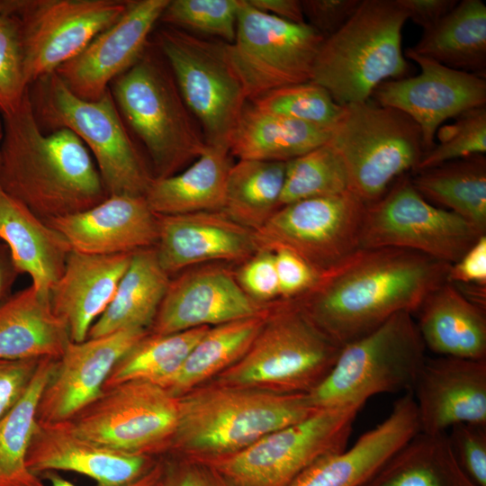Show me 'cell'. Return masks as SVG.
<instances>
[{
  "label": "cell",
  "instance_id": "1",
  "mask_svg": "<svg viewBox=\"0 0 486 486\" xmlns=\"http://www.w3.org/2000/svg\"><path fill=\"white\" fill-rule=\"evenodd\" d=\"M450 266L408 249L362 248L292 301L341 348L396 313L414 314L425 298L447 281Z\"/></svg>",
  "mask_w": 486,
  "mask_h": 486
},
{
  "label": "cell",
  "instance_id": "2",
  "mask_svg": "<svg viewBox=\"0 0 486 486\" xmlns=\"http://www.w3.org/2000/svg\"><path fill=\"white\" fill-rule=\"evenodd\" d=\"M1 117L0 189L37 217L77 213L109 196L81 140L68 129L40 128L29 88L16 110Z\"/></svg>",
  "mask_w": 486,
  "mask_h": 486
},
{
  "label": "cell",
  "instance_id": "3",
  "mask_svg": "<svg viewBox=\"0 0 486 486\" xmlns=\"http://www.w3.org/2000/svg\"><path fill=\"white\" fill-rule=\"evenodd\" d=\"M320 410L307 393L220 385L177 398L171 444L188 454L223 457Z\"/></svg>",
  "mask_w": 486,
  "mask_h": 486
},
{
  "label": "cell",
  "instance_id": "4",
  "mask_svg": "<svg viewBox=\"0 0 486 486\" xmlns=\"http://www.w3.org/2000/svg\"><path fill=\"white\" fill-rule=\"evenodd\" d=\"M407 20L395 0H361L351 18L323 40L310 81L343 106L367 101L382 83L407 76L401 46Z\"/></svg>",
  "mask_w": 486,
  "mask_h": 486
},
{
  "label": "cell",
  "instance_id": "5",
  "mask_svg": "<svg viewBox=\"0 0 486 486\" xmlns=\"http://www.w3.org/2000/svg\"><path fill=\"white\" fill-rule=\"evenodd\" d=\"M109 89L123 121L144 145L155 178L176 174L205 150L200 125L154 43Z\"/></svg>",
  "mask_w": 486,
  "mask_h": 486
},
{
  "label": "cell",
  "instance_id": "6",
  "mask_svg": "<svg viewBox=\"0 0 486 486\" xmlns=\"http://www.w3.org/2000/svg\"><path fill=\"white\" fill-rule=\"evenodd\" d=\"M29 95L44 131L68 129L86 145L108 195L145 196L155 176L128 132L110 89L98 100H85L52 73L33 82Z\"/></svg>",
  "mask_w": 486,
  "mask_h": 486
},
{
  "label": "cell",
  "instance_id": "7",
  "mask_svg": "<svg viewBox=\"0 0 486 486\" xmlns=\"http://www.w3.org/2000/svg\"><path fill=\"white\" fill-rule=\"evenodd\" d=\"M426 350L413 314L396 313L341 347L328 374L307 394L322 410L364 405L380 393L411 392Z\"/></svg>",
  "mask_w": 486,
  "mask_h": 486
},
{
  "label": "cell",
  "instance_id": "8",
  "mask_svg": "<svg viewBox=\"0 0 486 486\" xmlns=\"http://www.w3.org/2000/svg\"><path fill=\"white\" fill-rule=\"evenodd\" d=\"M327 143L345 165L348 190L366 205L397 178L414 173L425 153L418 125L372 98L343 105Z\"/></svg>",
  "mask_w": 486,
  "mask_h": 486
},
{
  "label": "cell",
  "instance_id": "9",
  "mask_svg": "<svg viewBox=\"0 0 486 486\" xmlns=\"http://www.w3.org/2000/svg\"><path fill=\"white\" fill-rule=\"evenodd\" d=\"M339 351L292 301H284L244 356L223 371L220 379L230 386L308 393L328 374Z\"/></svg>",
  "mask_w": 486,
  "mask_h": 486
},
{
  "label": "cell",
  "instance_id": "10",
  "mask_svg": "<svg viewBox=\"0 0 486 486\" xmlns=\"http://www.w3.org/2000/svg\"><path fill=\"white\" fill-rule=\"evenodd\" d=\"M155 46L166 61L207 146L229 148L248 97L234 71L227 43L164 25Z\"/></svg>",
  "mask_w": 486,
  "mask_h": 486
},
{
  "label": "cell",
  "instance_id": "11",
  "mask_svg": "<svg viewBox=\"0 0 486 486\" xmlns=\"http://www.w3.org/2000/svg\"><path fill=\"white\" fill-rule=\"evenodd\" d=\"M364 405L322 409L213 464L232 486H289L312 463L347 446Z\"/></svg>",
  "mask_w": 486,
  "mask_h": 486
},
{
  "label": "cell",
  "instance_id": "12",
  "mask_svg": "<svg viewBox=\"0 0 486 486\" xmlns=\"http://www.w3.org/2000/svg\"><path fill=\"white\" fill-rule=\"evenodd\" d=\"M325 38L307 22H291L240 0L230 64L248 100L276 88L310 81Z\"/></svg>",
  "mask_w": 486,
  "mask_h": 486
},
{
  "label": "cell",
  "instance_id": "13",
  "mask_svg": "<svg viewBox=\"0 0 486 486\" xmlns=\"http://www.w3.org/2000/svg\"><path fill=\"white\" fill-rule=\"evenodd\" d=\"M481 236L460 216L424 199L408 173L366 205L359 249L402 248L453 265Z\"/></svg>",
  "mask_w": 486,
  "mask_h": 486
},
{
  "label": "cell",
  "instance_id": "14",
  "mask_svg": "<svg viewBox=\"0 0 486 486\" xmlns=\"http://www.w3.org/2000/svg\"><path fill=\"white\" fill-rule=\"evenodd\" d=\"M81 436L109 449L147 455L171 444L177 398L162 386L140 380L104 388L68 419Z\"/></svg>",
  "mask_w": 486,
  "mask_h": 486
},
{
  "label": "cell",
  "instance_id": "15",
  "mask_svg": "<svg viewBox=\"0 0 486 486\" xmlns=\"http://www.w3.org/2000/svg\"><path fill=\"white\" fill-rule=\"evenodd\" d=\"M365 208L350 191L282 205L255 231L258 250L288 249L321 275L359 249Z\"/></svg>",
  "mask_w": 486,
  "mask_h": 486
},
{
  "label": "cell",
  "instance_id": "16",
  "mask_svg": "<svg viewBox=\"0 0 486 486\" xmlns=\"http://www.w3.org/2000/svg\"><path fill=\"white\" fill-rule=\"evenodd\" d=\"M126 5L122 0H21L17 15L28 86L76 57Z\"/></svg>",
  "mask_w": 486,
  "mask_h": 486
},
{
  "label": "cell",
  "instance_id": "17",
  "mask_svg": "<svg viewBox=\"0 0 486 486\" xmlns=\"http://www.w3.org/2000/svg\"><path fill=\"white\" fill-rule=\"evenodd\" d=\"M404 56L418 64L420 73L382 83L371 98L410 117L421 130L427 152L445 121L486 105V79L418 55L410 48Z\"/></svg>",
  "mask_w": 486,
  "mask_h": 486
},
{
  "label": "cell",
  "instance_id": "18",
  "mask_svg": "<svg viewBox=\"0 0 486 486\" xmlns=\"http://www.w3.org/2000/svg\"><path fill=\"white\" fill-rule=\"evenodd\" d=\"M168 2L128 0L120 18L55 73L76 96L98 100L143 55Z\"/></svg>",
  "mask_w": 486,
  "mask_h": 486
},
{
  "label": "cell",
  "instance_id": "19",
  "mask_svg": "<svg viewBox=\"0 0 486 486\" xmlns=\"http://www.w3.org/2000/svg\"><path fill=\"white\" fill-rule=\"evenodd\" d=\"M148 334L147 329L133 328L70 341L41 392L37 420L72 418L100 396L117 362Z\"/></svg>",
  "mask_w": 486,
  "mask_h": 486
},
{
  "label": "cell",
  "instance_id": "20",
  "mask_svg": "<svg viewBox=\"0 0 486 486\" xmlns=\"http://www.w3.org/2000/svg\"><path fill=\"white\" fill-rule=\"evenodd\" d=\"M411 393L422 433H446L461 423L486 425V359L427 357Z\"/></svg>",
  "mask_w": 486,
  "mask_h": 486
},
{
  "label": "cell",
  "instance_id": "21",
  "mask_svg": "<svg viewBox=\"0 0 486 486\" xmlns=\"http://www.w3.org/2000/svg\"><path fill=\"white\" fill-rule=\"evenodd\" d=\"M259 304L228 270L204 267L170 281L151 325L166 335L260 315Z\"/></svg>",
  "mask_w": 486,
  "mask_h": 486
},
{
  "label": "cell",
  "instance_id": "22",
  "mask_svg": "<svg viewBox=\"0 0 486 486\" xmlns=\"http://www.w3.org/2000/svg\"><path fill=\"white\" fill-rule=\"evenodd\" d=\"M31 472L67 471L98 486H128L155 464L150 456L117 452L79 436L68 420L36 423L26 456Z\"/></svg>",
  "mask_w": 486,
  "mask_h": 486
},
{
  "label": "cell",
  "instance_id": "23",
  "mask_svg": "<svg viewBox=\"0 0 486 486\" xmlns=\"http://www.w3.org/2000/svg\"><path fill=\"white\" fill-rule=\"evenodd\" d=\"M419 432L413 395L406 392L382 422L350 447L316 460L289 486H361Z\"/></svg>",
  "mask_w": 486,
  "mask_h": 486
},
{
  "label": "cell",
  "instance_id": "24",
  "mask_svg": "<svg viewBox=\"0 0 486 486\" xmlns=\"http://www.w3.org/2000/svg\"><path fill=\"white\" fill-rule=\"evenodd\" d=\"M157 217L155 249L168 274L203 262L246 261L258 251L255 232L222 211Z\"/></svg>",
  "mask_w": 486,
  "mask_h": 486
},
{
  "label": "cell",
  "instance_id": "25",
  "mask_svg": "<svg viewBox=\"0 0 486 486\" xmlns=\"http://www.w3.org/2000/svg\"><path fill=\"white\" fill-rule=\"evenodd\" d=\"M46 222L72 250L90 255L134 253L158 240V217L144 196L109 195L87 210Z\"/></svg>",
  "mask_w": 486,
  "mask_h": 486
},
{
  "label": "cell",
  "instance_id": "26",
  "mask_svg": "<svg viewBox=\"0 0 486 486\" xmlns=\"http://www.w3.org/2000/svg\"><path fill=\"white\" fill-rule=\"evenodd\" d=\"M132 254L69 252L50 301L55 314L66 323L71 341L87 338L90 328L112 302Z\"/></svg>",
  "mask_w": 486,
  "mask_h": 486
},
{
  "label": "cell",
  "instance_id": "27",
  "mask_svg": "<svg viewBox=\"0 0 486 486\" xmlns=\"http://www.w3.org/2000/svg\"><path fill=\"white\" fill-rule=\"evenodd\" d=\"M0 240L15 271L27 274L35 291L50 298L72 250L66 238L0 189Z\"/></svg>",
  "mask_w": 486,
  "mask_h": 486
},
{
  "label": "cell",
  "instance_id": "28",
  "mask_svg": "<svg viewBox=\"0 0 486 486\" xmlns=\"http://www.w3.org/2000/svg\"><path fill=\"white\" fill-rule=\"evenodd\" d=\"M415 320L426 349L438 356L486 359V310L445 282L422 302Z\"/></svg>",
  "mask_w": 486,
  "mask_h": 486
},
{
  "label": "cell",
  "instance_id": "29",
  "mask_svg": "<svg viewBox=\"0 0 486 486\" xmlns=\"http://www.w3.org/2000/svg\"><path fill=\"white\" fill-rule=\"evenodd\" d=\"M70 341L50 298L32 285L0 303V359H58Z\"/></svg>",
  "mask_w": 486,
  "mask_h": 486
},
{
  "label": "cell",
  "instance_id": "30",
  "mask_svg": "<svg viewBox=\"0 0 486 486\" xmlns=\"http://www.w3.org/2000/svg\"><path fill=\"white\" fill-rule=\"evenodd\" d=\"M231 166L229 148L207 146L185 169L154 178L144 197L156 215L222 211Z\"/></svg>",
  "mask_w": 486,
  "mask_h": 486
},
{
  "label": "cell",
  "instance_id": "31",
  "mask_svg": "<svg viewBox=\"0 0 486 486\" xmlns=\"http://www.w3.org/2000/svg\"><path fill=\"white\" fill-rule=\"evenodd\" d=\"M169 283V274L160 266L155 247L134 252L112 302L92 325L87 338L125 329H147L153 323Z\"/></svg>",
  "mask_w": 486,
  "mask_h": 486
},
{
  "label": "cell",
  "instance_id": "32",
  "mask_svg": "<svg viewBox=\"0 0 486 486\" xmlns=\"http://www.w3.org/2000/svg\"><path fill=\"white\" fill-rule=\"evenodd\" d=\"M330 129L247 105L229 144L238 160L287 162L328 142Z\"/></svg>",
  "mask_w": 486,
  "mask_h": 486
},
{
  "label": "cell",
  "instance_id": "33",
  "mask_svg": "<svg viewBox=\"0 0 486 486\" xmlns=\"http://www.w3.org/2000/svg\"><path fill=\"white\" fill-rule=\"evenodd\" d=\"M410 50L446 67L485 77L486 5L462 0L436 24L423 31Z\"/></svg>",
  "mask_w": 486,
  "mask_h": 486
},
{
  "label": "cell",
  "instance_id": "34",
  "mask_svg": "<svg viewBox=\"0 0 486 486\" xmlns=\"http://www.w3.org/2000/svg\"><path fill=\"white\" fill-rule=\"evenodd\" d=\"M410 176L424 199L455 213L486 235L485 155L451 160Z\"/></svg>",
  "mask_w": 486,
  "mask_h": 486
},
{
  "label": "cell",
  "instance_id": "35",
  "mask_svg": "<svg viewBox=\"0 0 486 486\" xmlns=\"http://www.w3.org/2000/svg\"><path fill=\"white\" fill-rule=\"evenodd\" d=\"M265 323L260 314L208 328L165 389L178 398L225 371L244 356Z\"/></svg>",
  "mask_w": 486,
  "mask_h": 486
},
{
  "label": "cell",
  "instance_id": "36",
  "mask_svg": "<svg viewBox=\"0 0 486 486\" xmlns=\"http://www.w3.org/2000/svg\"><path fill=\"white\" fill-rule=\"evenodd\" d=\"M286 162L238 160L226 184L222 212L235 222L258 230L280 207Z\"/></svg>",
  "mask_w": 486,
  "mask_h": 486
},
{
  "label": "cell",
  "instance_id": "37",
  "mask_svg": "<svg viewBox=\"0 0 486 486\" xmlns=\"http://www.w3.org/2000/svg\"><path fill=\"white\" fill-rule=\"evenodd\" d=\"M57 360L40 361L24 395L0 419V486H45L40 476L27 467L26 456L37 423L39 400Z\"/></svg>",
  "mask_w": 486,
  "mask_h": 486
},
{
  "label": "cell",
  "instance_id": "38",
  "mask_svg": "<svg viewBox=\"0 0 486 486\" xmlns=\"http://www.w3.org/2000/svg\"><path fill=\"white\" fill-rule=\"evenodd\" d=\"M208 328L146 335L117 362L104 389L134 380L150 382L165 388Z\"/></svg>",
  "mask_w": 486,
  "mask_h": 486
},
{
  "label": "cell",
  "instance_id": "39",
  "mask_svg": "<svg viewBox=\"0 0 486 486\" xmlns=\"http://www.w3.org/2000/svg\"><path fill=\"white\" fill-rule=\"evenodd\" d=\"M452 462L446 434L418 433L363 486H448Z\"/></svg>",
  "mask_w": 486,
  "mask_h": 486
},
{
  "label": "cell",
  "instance_id": "40",
  "mask_svg": "<svg viewBox=\"0 0 486 486\" xmlns=\"http://www.w3.org/2000/svg\"><path fill=\"white\" fill-rule=\"evenodd\" d=\"M348 186L341 158L325 143L286 162L280 206L307 198L342 194L349 191Z\"/></svg>",
  "mask_w": 486,
  "mask_h": 486
},
{
  "label": "cell",
  "instance_id": "41",
  "mask_svg": "<svg viewBox=\"0 0 486 486\" xmlns=\"http://www.w3.org/2000/svg\"><path fill=\"white\" fill-rule=\"evenodd\" d=\"M251 102L261 111L328 129L342 111L329 93L312 81L276 88Z\"/></svg>",
  "mask_w": 486,
  "mask_h": 486
},
{
  "label": "cell",
  "instance_id": "42",
  "mask_svg": "<svg viewBox=\"0 0 486 486\" xmlns=\"http://www.w3.org/2000/svg\"><path fill=\"white\" fill-rule=\"evenodd\" d=\"M20 3L21 0H0V115L14 112L29 88L17 15Z\"/></svg>",
  "mask_w": 486,
  "mask_h": 486
},
{
  "label": "cell",
  "instance_id": "43",
  "mask_svg": "<svg viewBox=\"0 0 486 486\" xmlns=\"http://www.w3.org/2000/svg\"><path fill=\"white\" fill-rule=\"evenodd\" d=\"M240 0H169L160 22L232 43Z\"/></svg>",
  "mask_w": 486,
  "mask_h": 486
},
{
  "label": "cell",
  "instance_id": "44",
  "mask_svg": "<svg viewBox=\"0 0 486 486\" xmlns=\"http://www.w3.org/2000/svg\"><path fill=\"white\" fill-rule=\"evenodd\" d=\"M451 124L439 127L438 142L424 153L415 172L486 153V105L464 112ZM414 172V173H415Z\"/></svg>",
  "mask_w": 486,
  "mask_h": 486
},
{
  "label": "cell",
  "instance_id": "45",
  "mask_svg": "<svg viewBox=\"0 0 486 486\" xmlns=\"http://www.w3.org/2000/svg\"><path fill=\"white\" fill-rule=\"evenodd\" d=\"M446 432L456 464H462L478 486H486V425L461 423Z\"/></svg>",
  "mask_w": 486,
  "mask_h": 486
},
{
  "label": "cell",
  "instance_id": "46",
  "mask_svg": "<svg viewBox=\"0 0 486 486\" xmlns=\"http://www.w3.org/2000/svg\"><path fill=\"white\" fill-rule=\"evenodd\" d=\"M237 280L244 292L256 302L280 298L272 250L260 249L247 259L238 271Z\"/></svg>",
  "mask_w": 486,
  "mask_h": 486
},
{
  "label": "cell",
  "instance_id": "47",
  "mask_svg": "<svg viewBox=\"0 0 486 486\" xmlns=\"http://www.w3.org/2000/svg\"><path fill=\"white\" fill-rule=\"evenodd\" d=\"M279 283L280 298L283 301L295 300L318 283L320 274L305 260L285 248L272 250Z\"/></svg>",
  "mask_w": 486,
  "mask_h": 486
},
{
  "label": "cell",
  "instance_id": "48",
  "mask_svg": "<svg viewBox=\"0 0 486 486\" xmlns=\"http://www.w3.org/2000/svg\"><path fill=\"white\" fill-rule=\"evenodd\" d=\"M41 359H0V419L22 399Z\"/></svg>",
  "mask_w": 486,
  "mask_h": 486
},
{
  "label": "cell",
  "instance_id": "49",
  "mask_svg": "<svg viewBox=\"0 0 486 486\" xmlns=\"http://www.w3.org/2000/svg\"><path fill=\"white\" fill-rule=\"evenodd\" d=\"M361 0H302L304 18L325 39L338 32L355 14Z\"/></svg>",
  "mask_w": 486,
  "mask_h": 486
},
{
  "label": "cell",
  "instance_id": "50",
  "mask_svg": "<svg viewBox=\"0 0 486 486\" xmlns=\"http://www.w3.org/2000/svg\"><path fill=\"white\" fill-rule=\"evenodd\" d=\"M447 282L460 285L486 286V235L449 267Z\"/></svg>",
  "mask_w": 486,
  "mask_h": 486
},
{
  "label": "cell",
  "instance_id": "51",
  "mask_svg": "<svg viewBox=\"0 0 486 486\" xmlns=\"http://www.w3.org/2000/svg\"><path fill=\"white\" fill-rule=\"evenodd\" d=\"M406 14L423 31L436 24L457 4L456 0H395Z\"/></svg>",
  "mask_w": 486,
  "mask_h": 486
},
{
  "label": "cell",
  "instance_id": "52",
  "mask_svg": "<svg viewBox=\"0 0 486 486\" xmlns=\"http://www.w3.org/2000/svg\"><path fill=\"white\" fill-rule=\"evenodd\" d=\"M163 486H232L213 468L184 464L166 472Z\"/></svg>",
  "mask_w": 486,
  "mask_h": 486
},
{
  "label": "cell",
  "instance_id": "53",
  "mask_svg": "<svg viewBox=\"0 0 486 486\" xmlns=\"http://www.w3.org/2000/svg\"><path fill=\"white\" fill-rule=\"evenodd\" d=\"M254 8L280 19L295 22H306L299 0H248Z\"/></svg>",
  "mask_w": 486,
  "mask_h": 486
},
{
  "label": "cell",
  "instance_id": "54",
  "mask_svg": "<svg viewBox=\"0 0 486 486\" xmlns=\"http://www.w3.org/2000/svg\"><path fill=\"white\" fill-rule=\"evenodd\" d=\"M40 476L42 480H48L50 486H76L57 472H46ZM164 476L165 467L160 464H155L148 472L128 486H162Z\"/></svg>",
  "mask_w": 486,
  "mask_h": 486
},
{
  "label": "cell",
  "instance_id": "55",
  "mask_svg": "<svg viewBox=\"0 0 486 486\" xmlns=\"http://www.w3.org/2000/svg\"><path fill=\"white\" fill-rule=\"evenodd\" d=\"M17 274L7 248L0 244V300L4 298L9 290Z\"/></svg>",
  "mask_w": 486,
  "mask_h": 486
},
{
  "label": "cell",
  "instance_id": "56",
  "mask_svg": "<svg viewBox=\"0 0 486 486\" xmlns=\"http://www.w3.org/2000/svg\"><path fill=\"white\" fill-rule=\"evenodd\" d=\"M3 134H4V126H3V120H2V117L0 115V144H1V141H2V139H3Z\"/></svg>",
  "mask_w": 486,
  "mask_h": 486
},
{
  "label": "cell",
  "instance_id": "57",
  "mask_svg": "<svg viewBox=\"0 0 486 486\" xmlns=\"http://www.w3.org/2000/svg\"><path fill=\"white\" fill-rule=\"evenodd\" d=\"M163 486V485H162Z\"/></svg>",
  "mask_w": 486,
  "mask_h": 486
}]
</instances>
